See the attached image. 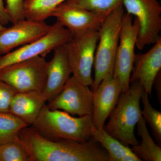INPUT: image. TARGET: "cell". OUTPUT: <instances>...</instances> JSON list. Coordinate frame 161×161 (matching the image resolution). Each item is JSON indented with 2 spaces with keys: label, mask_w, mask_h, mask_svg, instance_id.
Here are the masks:
<instances>
[{
  "label": "cell",
  "mask_w": 161,
  "mask_h": 161,
  "mask_svg": "<svg viewBox=\"0 0 161 161\" xmlns=\"http://www.w3.org/2000/svg\"><path fill=\"white\" fill-rule=\"evenodd\" d=\"M16 142L27 153L31 161H108V154L93 138L83 142L53 141L44 137L33 127L19 132Z\"/></svg>",
  "instance_id": "1"
},
{
  "label": "cell",
  "mask_w": 161,
  "mask_h": 161,
  "mask_svg": "<svg viewBox=\"0 0 161 161\" xmlns=\"http://www.w3.org/2000/svg\"><path fill=\"white\" fill-rule=\"evenodd\" d=\"M41 135L53 141L83 142L92 138V115L76 117L59 110H51L45 104L33 125Z\"/></svg>",
  "instance_id": "2"
},
{
  "label": "cell",
  "mask_w": 161,
  "mask_h": 161,
  "mask_svg": "<svg viewBox=\"0 0 161 161\" xmlns=\"http://www.w3.org/2000/svg\"><path fill=\"white\" fill-rule=\"evenodd\" d=\"M144 91L138 81L130 83L129 90L122 92L116 106L104 129L126 146L138 144L134 130L142 115L140 101Z\"/></svg>",
  "instance_id": "3"
},
{
  "label": "cell",
  "mask_w": 161,
  "mask_h": 161,
  "mask_svg": "<svg viewBox=\"0 0 161 161\" xmlns=\"http://www.w3.org/2000/svg\"><path fill=\"white\" fill-rule=\"evenodd\" d=\"M125 14L122 5L116 7L107 15L98 30L94 64L95 76L91 86L93 92L103 79L113 75Z\"/></svg>",
  "instance_id": "4"
},
{
  "label": "cell",
  "mask_w": 161,
  "mask_h": 161,
  "mask_svg": "<svg viewBox=\"0 0 161 161\" xmlns=\"http://www.w3.org/2000/svg\"><path fill=\"white\" fill-rule=\"evenodd\" d=\"M47 61L37 56L0 69V80L18 92H42L46 81Z\"/></svg>",
  "instance_id": "5"
},
{
  "label": "cell",
  "mask_w": 161,
  "mask_h": 161,
  "mask_svg": "<svg viewBox=\"0 0 161 161\" xmlns=\"http://www.w3.org/2000/svg\"><path fill=\"white\" fill-rule=\"evenodd\" d=\"M122 5L126 13L135 16L138 23V49L154 44L161 38V6L158 0H122Z\"/></svg>",
  "instance_id": "6"
},
{
  "label": "cell",
  "mask_w": 161,
  "mask_h": 161,
  "mask_svg": "<svg viewBox=\"0 0 161 161\" xmlns=\"http://www.w3.org/2000/svg\"><path fill=\"white\" fill-rule=\"evenodd\" d=\"M98 38V31H89L72 37L63 45L73 76L89 86L93 82L92 71Z\"/></svg>",
  "instance_id": "7"
},
{
  "label": "cell",
  "mask_w": 161,
  "mask_h": 161,
  "mask_svg": "<svg viewBox=\"0 0 161 161\" xmlns=\"http://www.w3.org/2000/svg\"><path fill=\"white\" fill-rule=\"evenodd\" d=\"M73 37L70 32L57 21L49 31L38 40L25 44L0 57V69L37 56L44 57Z\"/></svg>",
  "instance_id": "8"
},
{
  "label": "cell",
  "mask_w": 161,
  "mask_h": 161,
  "mask_svg": "<svg viewBox=\"0 0 161 161\" xmlns=\"http://www.w3.org/2000/svg\"><path fill=\"white\" fill-rule=\"evenodd\" d=\"M138 27L136 19L133 21L132 16L125 13L113 74L120 84L122 92H126L130 88Z\"/></svg>",
  "instance_id": "9"
},
{
  "label": "cell",
  "mask_w": 161,
  "mask_h": 161,
  "mask_svg": "<svg viewBox=\"0 0 161 161\" xmlns=\"http://www.w3.org/2000/svg\"><path fill=\"white\" fill-rule=\"evenodd\" d=\"M93 92L72 76L60 93L47 105L51 110L64 111L72 115H92Z\"/></svg>",
  "instance_id": "10"
},
{
  "label": "cell",
  "mask_w": 161,
  "mask_h": 161,
  "mask_svg": "<svg viewBox=\"0 0 161 161\" xmlns=\"http://www.w3.org/2000/svg\"><path fill=\"white\" fill-rule=\"evenodd\" d=\"M109 14L90 11L64 2L53 10L52 17L56 18L73 37H76L89 31H98Z\"/></svg>",
  "instance_id": "11"
},
{
  "label": "cell",
  "mask_w": 161,
  "mask_h": 161,
  "mask_svg": "<svg viewBox=\"0 0 161 161\" xmlns=\"http://www.w3.org/2000/svg\"><path fill=\"white\" fill-rule=\"evenodd\" d=\"M12 24L0 32V57L42 37L52 26L45 22L26 19Z\"/></svg>",
  "instance_id": "12"
},
{
  "label": "cell",
  "mask_w": 161,
  "mask_h": 161,
  "mask_svg": "<svg viewBox=\"0 0 161 161\" xmlns=\"http://www.w3.org/2000/svg\"><path fill=\"white\" fill-rule=\"evenodd\" d=\"M122 92L120 84L113 75L103 79L93 92L92 118L95 128L102 129L104 126Z\"/></svg>",
  "instance_id": "13"
},
{
  "label": "cell",
  "mask_w": 161,
  "mask_h": 161,
  "mask_svg": "<svg viewBox=\"0 0 161 161\" xmlns=\"http://www.w3.org/2000/svg\"><path fill=\"white\" fill-rule=\"evenodd\" d=\"M161 71V38L144 54H136L130 83L137 81L151 96L153 82Z\"/></svg>",
  "instance_id": "14"
},
{
  "label": "cell",
  "mask_w": 161,
  "mask_h": 161,
  "mask_svg": "<svg viewBox=\"0 0 161 161\" xmlns=\"http://www.w3.org/2000/svg\"><path fill=\"white\" fill-rule=\"evenodd\" d=\"M53 51V58L47 64L46 81L41 92L43 98L48 102L60 93L72 74L63 45Z\"/></svg>",
  "instance_id": "15"
},
{
  "label": "cell",
  "mask_w": 161,
  "mask_h": 161,
  "mask_svg": "<svg viewBox=\"0 0 161 161\" xmlns=\"http://www.w3.org/2000/svg\"><path fill=\"white\" fill-rule=\"evenodd\" d=\"M41 92H17L12 101L9 112L31 126L46 104Z\"/></svg>",
  "instance_id": "16"
},
{
  "label": "cell",
  "mask_w": 161,
  "mask_h": 161,
  "mask_svg": "<svg viewBox=\"0 0 161 161\" xmlns=\"http://www.w3.org/2000/svg\"><path fill=\"white\" fill-rule=\"evenodd\" d=\"M92 138L105 149L108 154V161H141L129 146L109 134L104 129L92 127Z\"/></svg>",
  "instance_id": "17"
},
{
  "label": "cell",
  "mask_w": 161,
  "mask_h": 161,
  "mask_svg": "<svg viewBox=\"0 0 161 161\" xmlns=\"http://www.w3.org/2000/svg\"><path fill=\"white\" fill-rule=\"evenodd\" d=\"M137 133L142 138L140 143L131 148L142 161H161V148L153 140L147 126V123L141 115L137 124Z\"/></svg>",
  "instance_id": "18"
},
{
  "label": "cell",
  "mask_w": 161,
  "mask_h": 161,
  "mask_svg": "<svg viewBox=\"0 0 161 161\" xmlns=\"http://www.w3.org/2000/svg\"><path fill=\"white\" fill-rule=\"evenodd\" d=\"M66 0H24L25 19L45 22L53 11Z\"/></svg>",
  "instance_id": "19"
},
{
  "label": "cell",
  "mask_w": 161,
  "mask_h": 161,
  "mask_svg": "<svg viewBox=\"0 0 161 161\" xmlns=\"http://www.w3.org/2000/svg\"><path fill=\"white\" fill-rule=\"evenodd\" d=\"M27 126L10 112H0V145L14 142L20 131Z\"/></svg>",
  "instance_id": "20"
},
{
  "label": "cell",
  "mask_w": 161,
  "mask_h": 161,
  "mask_svg": "<svg viewBox=\"0 0 161 161\" xmlns=\"http://www.w3.org/2000/svg\"><path fill=\"white\" fill-rule=\"evenodd\" d=\"M141 100L143 108L141 114L146 123L150 126L153 135L158 144L161 143V112L154 109L149 99V95L144 91Z\"/></svg>",
  "instance_id": "21"
},
{
  "label": "cell",
  "mask_w": 161,
  "mask_h": 161,
  "mask_svg": "<svg viewBox=\"0 0 161 161\" xmlns=\"http://www.w3.org/2000/svg\"><path fill=\"white\" fill-rule=\"evenodd\" d=\"M67 3L90 11L109 14L122 5V0H66Z\"/></svg>",
  "instance_id": "22"
},
{
  "label": "cell",
  "mask_w": 161,
  "mask_h": 161,
  "mask_svg": "<svg viewBox=\"0 0 161 161\" xmlns=\"http://www.w3.org/2000/svg\"><path fill=\"white\" fill-rule=\"evenodd\" d=\"M0 161H31L25 150L17 142L0 145Z\"/></svg>",
  "instance_id": "23"
},
{
  "label": "cell",
  "mask_w": 161,
  "mask_h": 161,
  "mask_svg": "<svg viewBox=\"0 0 161 161\" xmlns=\"http://www.w3.org/2000/svg\"><path fill=\"white\" fill-rule=\"evenodd\" d=\"M6 11L12 23L25 19L24 0H6Z\"/></svg>",
  "instance_id": "24"
},
{
  "label": "cell",
  "mask_w": 161,
  "mask_h": 161,
  "mask_svg": "<svg viewBox=\"0 0 161 161\" xmlns=\"http://www.w3.org/2000/svg\"><path fill=\"white\" fill-rule=\"evenodd\" d=\"M17 92L9 85L0 80V112H9L12 101Z\"/></svg>",
  "instance_id": "25"
},
{
  "label": "cell",
  "mask_w": 161,
  "mask_h": 161,
  "mask_svg": "<svg viewBox=\"0 0 161 161\" xmlns=\"http://www.w3.org/2000/svg\"><path fill=\"white\" fill-rule=\"evenodd\" d=\"M3 1L4 0H0V23L5 26L11 22L4 6Z\"/></svg>",
  "instance_id": "26"
},
{
  "label": "cell",
  "mask_w": 161,
  "mask_h": 161,
  "mask_svg": "<svg viewBox=\"0 0 161 161\" xmlns=\"http://www.w3.org/2000/svg\"><path fill=\"white\" fill-rule=\"evenodd\" d=\"M161 72L158 75L157 77H156L154 82H153V85H154L156 92L158 98L159 102L160 103L161 102Z\"/></svg>",
  "instance_id": "27"
},
{
  "label": "cell",
  "mask_w": 161,
  "mask_h": 161,
  "mask_svg": "<svg viewBox=\"0 0 161 161\" xmlns=\"http://www.w3.org/2000/svg\"><path fill=\"white\" fill-rule=\"evenodd\" d=\"M6 27L5 26H4V25H3V24L0 23V32H1V31H3V30H4Z\"/></svg>",
  "instance_id": "28"
}]
</instances>
